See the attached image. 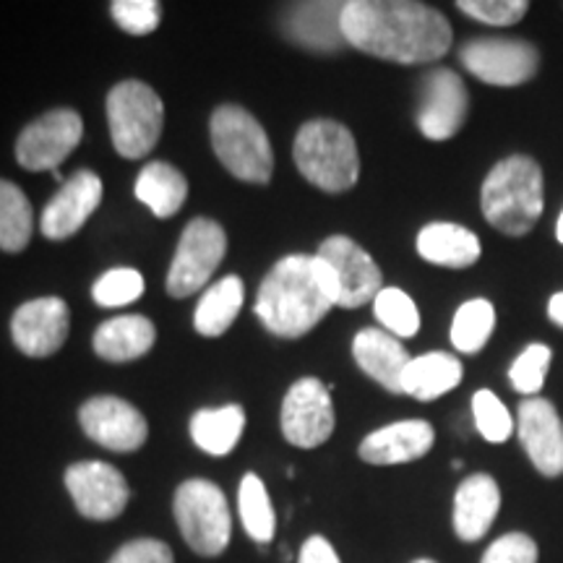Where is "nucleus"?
<instances>
[{"instance_id": "nucleus-1", "label": "nucleus", "mask_w": 563, "mask_h": 563, "mask_svg": "<svg viewBox=\"0 0 563 563\" xmlns=\"http://www.w3.org/2000/svg\"><path fill=\"white\" fill-rule=\"evenodd\" d=\"M342 32L355 51L402 66L443 58L454 40L449 19L415 0H350Z\"/></svg>"}, {"instance_id": "nucleus-2", "label": "nucleus", "mask_w": 563, "mask_h": 563, "mask_svg": "<svg viewBox=\"0 0 563 563\" xmlns=\"http://www.w3.org/2000/svg\"><path fill=\"white\" fill-rule=\"evenodd\" d=\"M336 306V287L319 256L292 253L279 258L256 292V311L264 329L279 340H300L313 332Z\"/></svg>"}, {"instance_id": "nucleus-3", "label": "nucleus", "mask_w": 563, "mask_h": 563, "mask_svg": "<svg viewBox=\"0 0 563 563\" xmlns=\"http://www.w3.org/2000/svg\"><path fill=\"white\" fill-rule=\"evenodd\" d=\"M485 220L504 235L519 238L543 214V170L532 157L511 154L488 173L481 191Z\"/></svg>"}, {"instance_id": "nucleus-4", "label": "nucleus", "mask_w": 563, "mask_h": 563, "mask_svg": "<svg viewBox=\"0 0 563 563\" xmlns=\"http://www.w3.org/2000/svg\"><path fill=\"white\" fill-rule=\"evenodd\" d=\"M298 173L323 194H344L361 178V154L347 125L332 118L302 123L292 144Z\"/></svg>"}, {"instance_id": "nucleus-5", "label": "nucleus", "mask_w": 563, "mask_h": 563, "mask_svg": "<svg viewBox=\"0 0 563 563\" xmlns=\"http://www.w3.org/2000/svg\"><path fill=\"white\" fill-rule=\"evenodd\" d=\"M209 136L217 159L232 178L266 186L274 173L272 141L264 125L241 104H220L211 112Z\"/></svg>"}, {"instance_id": "nucleus-6", "label": "nucleus", "mask_w": 563, "mask_h": 563, "mask_svg": "<svg viewBox=\"0 0 563 563\" xmlns=\"http://www.w3.org/2000/svg\"><path fill=\"white\" fill-rule=\"evenodd\" d=\"M110 141L123 159H141L154 152L165 129V102L146 81L125 79L110 89Z\"/></svg>"}, {"instance_id": "nucleus-7", "label": "nucleus", "mask_w": 563, "mask_h": 563, "mask_svg": "<svg viewBox=\"0 0 563 563\" xmlns=\"http://www.w3.org/2000/svg\"><path fill=\"white\" fill-rule=\"evenodd\" d=\"M173 511L183 540L194 553L214 559L230 545V506L217 483L203 481V477H191V481L180 483L175 490Z\"/></svg>"}, {"instance_id": "nucleus-8", "label": "nucleus", "mask_w": 563, "mask_h": 563, "mask_svg": "<svg viewBox=\"0 0 563 563\" xmlns=\"http://www.w3.org/2000/svg\"><path fill=\"white\" fill-rule=\"evenodd\" d=\"M224 253H228V232L222 224L211 217H194L175 249L165 282L167 295L183 300L207 287V282L220 269Z\"/></svg>"}, {"instance_id": "nucleus-9", "label": "nucleus", "mask_w": 563, "mask_h": 563, "mask_svg": "<svg viewBox=\"0 0 563 563\" xmlns=\"http://www.w3.org/2000/svg\"><path fill=\"white\" fill-rule=\"evenodd\" d=\"M84 121L76 110L55 108L42 112L32 123L21 129L16 146V162L30 173H55L81 144Z\"/></svg>"}, {"instance_id": "nucleus-10", "label": "nucleus", "mask_w": 563, "mask_h": 563, "mask_svg": "<svg viewBox=\"0 0 563 563\" xmlns=\"http://www.w3.org/2000/svg\"><path fill=\"white\" fill-rule=\"evenodd\" d=\"M282 435L298 449H319L334 433L332 389L319 378L295 382L282 399Z\"/></svg>"}, {"instance_id": "nucleus-11", "label": "nucleus", "mask_w": 563, "mask_h": 563, "mask_svg": "<svg viewBox=\"0 0 563 563\" xmlns=\"http://www.w3.org/2000/svg\"><path fill=\"white\" fill-rule=\"evenodd\" d=\"M462 66L490 87H519L538 74L540 55L525 40L477 37L460 51Z\"/></svg>"}, {"instance_id": "nucleus-12", "label": "nucleus", "mask_w": 563, "mask_h": 563, "mask_svg": "<svg viewBox=\"0 0 563 563\" xmlns=\"http://www.w3.org/2000/svg\"><path fill=\"white\" fill-rule=\"evenodd\" d=\"M316 256L332 272L336 287V306L340 308H361L365 302H373V298L384 290V274L378 269V264L352 238H327L319 245Z\"/></svg>"}, {"instance_id": "nucleus-13", "label": "nucleus", "mask_w": 563, "mask_h": 563, "mask_svg": "<svg viewBox=\"0 0 563 563\" xmlns=\"http://www.w3.org/2000/svg\"><path fill=\"white\" fill-rule=\"evenodd\" d=\"M66 490L81 517L95 522H110L125 511L131 488L123 473L108 462H76L66 470Z\"/></svg>"}, {"instance_id": "nucleus-14", "label": "nucleus", "mask_w": 563, "mask_h": 563, "mask_svg": "<svg viewBox=\"0 0 563 563\" xmlns=\"http://www.w3.org/2000/svg\"><path fill=\"white\" fill-rule=\"evenodd\" d=\"M81 431L102 449L118 454L139 452L150 439V426L139 407L112 394L91 397L79 407Z\"/></svg>"}, {"instance_id": "nucleus-15", "label": "nucleus", "mask_w": 563, "mask_h": 563, "mask_svg": "<svg viewBox=\"0 0 563 563\" xmlns=\"http://www.w3.org/2000/svg\"><path fill=\"white\" fill-rule=\"evenodd\" d=\"M470 95L452 68H433L420 81L418 129L426 139L446 141L467 121Z\"/></svg>"}, {"instance_id": "nucleus-16", "label": "nucleus", "mask_w": 563, "mask_h": 563, "mask_svg": "<svg viewBox=\"0 0 563 563\" xmlns=\"http://www.w3.org/2000/svg\"><path fill=\"white\" fill-rule=\"evenodd\" d=\"M340 0H302L285 5L279 13V34L300 51L316 55H334L347 47L342 32Z\"/></svg>"}, {"instance_id": "nucleus-17", "label": "nucleus", "mask_w": 563, "mask_h": 563, "mask_svg": "<svg viewBox=\"0 0 563 563\" xmlns=\"http://www.w3.org/2000/svg\"><path fill=\"white\" fill-rule=\"evenodd\" d=\"M70 332V311L63 298L21 302L11 316V340L26 357H51L63 350Z\"/></svg>"}, {"instance_id": "nucleus-18", "label": "nucleus", "mask_w": 563, "mask_h": 563, "mask_svg": "<svg viewBox=\"0 0 563 563\" xmlns=\"http://www.w3.org/2000/svg\"><path fill=\"white\" fill-rule=\"evenodd\" d=\"M102 203V178L95 170H79L63 183L40 214V232L47 241H68Z\"/></svg>"}, {"instance_id": "nucleus-19", "label": "nucleus", "mask_w": 563, "mask_h": 563, "mask_svg": "<svg viewBox=\"0 0 563 563\" xmlns=\"http://www.w3.org/2000/svg\"><path fill=\"white\" fill-rule=\"evenodd\" d=\"M517 433L540 475H563V420L553 402L543 397L525 399L519 405Z\"/></svg>"}, {"instance_id": "nucleus-20", "label": "nucleus", "mask_w": 563, "mask_h": 563, "mask_svg": "<svg viewBox=\"0 0 563 563\" xmlns=\"http://www.w3.org/2000/svg\"><path fill=\"white\" fill-rule=\"evenodd\" d=\"M435 431L428 420H399L368 433L361 443V460L376 467L407 464L433 449Z\"/></svg>"}, {"instance_id": "nucleus-21", "label": "nucleus", "mask_w": 563, "mask_h": 563, "mask_svg": "<svg viewBox=\"0 0 563 563\" xmlns=\"http://www.w3.org/2000/svg\"><path fill=\"white\" fill-rule=\"evenodd\" d=\"M352 357L357 368L368 373L373 382H378L386 391L405 394L402 376L412 357L407 355L405 344L384 329H363L352 340Z\"/></svg>"}, {"instance_id": "nucleus-22", "label": "nucleus", "mask_w": 563, "mask_h": 563, "mask_svg": "<svg viewBox=\"0 0 563 563\" xmlns=\"http://www.w3.org/2000/svg\"><path fill=\"white\" fill-rule=\"evenodd\" d=\"M501 509V488L490 475L464 477L454 493V532L464 543L485 538Z\"/></svg>"}, {"instance_id": "nucleus-23", "label": "nucleus", "mask_w": 563, "mask_h": 563, "mask_svg": "<svg viewBox=\"0 0 563 563\" xmlns=\"http://www.w3.org/2000/svg\"><path fill=\"white\" fill-rule=\"evenodd\" d=\"M157 342V329L146 316H118L100 323L91 347L104 363H133L144 357Z\"/></svg>"}, {"instance_id": "nucleus-24", "label": "nucleus", "mask_w": 563, "mask_h": 563, "mask_svg": "<svg viewBox=\"0 0 563 563\" xmlns=\"http://www.w3.org/2000/svg\"><path fill=\"white\" fill-rule=\"evenodd\" d=\"M418 253L428 264L467 269L481 258V241L456 222H431L418 232Z\"/></svg>"}, {"instance_id": "nucleus-25", "label": "nucleus", "mask_w": 563, "mask_h": 563, "mask_svg": "<svg viewBox=\"0 0 563 563\" xmlns=\"http://www.w3.org/2000/svg\"><path fill=\"white\" fill-rule=\"evenodd\" d=\"M133 194L154 217L170 220L188 199V180L170 162L154 159L141 167Z\"/></svg>"}, {"instance_id": "nucleus-26", "label": "nucleus", "mask_w": 563, "mask_h": 563, "mask_svg": "<svg viewBox=\"0 0 563 563\" xmlns=\"http://www.w3.org/2000/svg\"><path fill=\"white\" fill-rule=\"evenodd\" d=\"M462 363L449 352H426L412 357L402 376V391L420 402H433L462 382Z\"/></svg>"}, {"instance_id": "nucleus-27", "label": "nucleus", "mask_w": 563, "mask_h": 563, "mask_svg": "<svg viewBox=\"0 0 563 563\" xmlns=\"http://www.w3.org/2000/svg\"><path fill=\"white\" fill-rule=\"evenodd\" d=\"M245 302V287L243 279L235 274H228L214 285H209L203 290L199 306L194 311V329L201 336L217 340L235 323L238 313H241Z\"/></svg>"}, {"instance_id": "nucleus-28", "label": "nucleus", "mask_w": 563, "mask_h": 563, "mask_svg": "<svg viewBox=\"0 0 563 563\" xmlns=\"http://www.w3.org/2000/svg\"><path fill=\"white\" fill-rule=\"evenodd\" d=\"M191 439L201 452L211 456H228L245 431V410L241 405L209 407V410L194 412Z\"/></svg>"}, {"instance_id": "nucleus-29", "label": "nucleus", "mask_w": 563, "mask_h": 563, "mask_svg": "<svg viewBox=\"0 0 563 563\" xmlns=\"http://www.w3.org/2000/svg\"><path fill=\"white\" fill-rule=\"evenodd\" d=\"M34 232V211L16 183L0 178V251L21 253Z\"/></svg>"}, {"instance_id": "nucleus-30", "label": "nucleus", "mask_w": 563, "mask_h": 563, "mask_svg": "<svg viewBox=\"0 0 563 563\" xmlns=\"http://www.w3.org/2000/svg\"><path fill=\"white\" fill-rule=\"evenodd\" d=\"M238 509H241V522L251 540H256L258 545L272 543L277 532V514H274L269 490L256 473L243 475L241 488H238Z\"/></svg>"}, {"instance_id": "nucleus-31", "label": "nucleus", "mask_w": 563, "mask_h": 563, "mask_svg": "<svg viewBox=\"0 0 563 563\" xmlns=\"http://www.w3.org/2000/svg\"><path fill=\"white\" fill-rule=\"evenodd\" d=\"M496 329V308L490 300L473 298L456 308L452 321V344L464 355H475L488 344Z\"/></svg>"}, {"instance_id": "nucleus-32", "label": "nucleus", "mask_w": 563, "mask_h": 563, "mask_svg": "<svg viewBox=\"0 0 563 563\" xmlns=\"http://www.w3.org/2000/svg\"><path fill=\"white\" fill-rule=\"evenodd\" d=\"M373 313L384 323V332L397 336V340H410L420 332V311L415 300L399 287H384L373 298Z\"/></svg>"}, {"instance_id": "nucleus-33", "label": "nucleus", "mask_w": 563, "mask_h": 563, "mask_svg": "<svg viewBox=\"0 0 563 563\" xmlns=\"http://www.w3.org/2000/svg\"><path fill=\"white\" fill-rule=\"evenodd\" d=\"M146 282L141 277L139 269L131 266H115V269L104 272L100 279L91 287V298L102 308H123L131 306L144 295Z\"/></svg>"}, {"instance_id": "nucleus-34", "label": "nucleus", "mask_w": 563, "mask_h": 563, "mask_svg": "<svg viewBox=\"0 0 563 563\" xmlns=\"http://www.w3.org/2000/svg\"><path fill=\"white\" fill-rule=\"evenodd\" d=\"M473 418L475 428L488 443H504L517 431V420L506 410V405L490 389L475 391L473 397Z\"/></svg>"}, {"instance_id": "nucleus-35", "label": "nucleus", "mask_w": 563, "mask_h": 563, "mask_svg": "<svg viewBox=\"0 0 563 563\" xmlns=\"http://www.w3.org/2000/svg\"><path fill=\"white\" fill-rule=\"evenodd\" d=\"M551 361H553V352L548 344H540V342L527 344L522 355H519L509 368V382L514 386V391L525 394V397H532V394L543 389Z\"/></svg>"}, {"instance_id": "nucleus-36", "label": "nucleus", "mask_w": 563, "mask_h": 563, "mask_svg": "<svg viewBox=\"0 0 563 563\" xmlns=\"http://www.w3.org/2000/svg\"><path fill=\"white\" fill-rule=\"evenodd\" d=\"M110 16L125 34L146 37L159 26L162 5L157 0H115L110 3Z\"/></svg>"}, {"instance_id": "nucleus-37", "label": "nucleus", "mask_w": 563, "mask_h": 563, "mask_svg": "<svg viewBox=\"0 0 563 563\" xmlns=\"http://www.w3.org/2000/svg\"><path fill=\"white\" fill-rule=\"evenodd\" d=\"M456 9L488 26H511L525 19L530 3L527 0H460Z\"/></svg>"}, {"instance_id": "nucleus-38", "label": "nucleus", "mask_w": 563, "mask_h": 563, "mask_svg": "<svg viewBox=\"0 0 563 563\" xmlns=\"http://www.w3.org/2000/svg\"><path fill=\"white\" fill-rule=\"evenodd\" d=\"M481 563H538V543L525 532H506L493 540Z\"/></svg>"}, {"instance_id": "nucleus-39", "label": "nucleus", "mask_w": 563, "mask_h": 563, "mask_svg": "<svg viewBox=\"0 0 563 563\" xmlns=\"http://www.w3.org/2000/svg\"><path fill=\"white\" fill-rule=\"evenodd\" d=\"M108 563H175L173 548L154 538H136L118 548Z\"/></svg>"}, {"instance_id": "nucleus-40", "label": "nucleus", "mask_w": 563, "mask_h": 563, "mask_svg": "<svg viewBox=\"0 0 563 563\" xmlns=\"http://www.w3.org/2000/svg\"><path fill=\"white\" fill-rule=\"evenodd\" d=\"M298 563H342L334 545L323 534H311L298 553Z\"/></svg>"}, {"instance_id": "nucleus-41", "label": "nucleus", "mask_w": 563, "mask_h": 563, "mask_svg": "<svg viewBox=\"0 0 563 563\" xmlns=\"http://www.w3.org/2000/svg\"><path fill=\"white\" fill-rule=\"evenodd\" d=\"M548 316H551L553 323H559V327H563V292L553 295L551 302H548Z\"/></svg>"}, {"instance_id": "nucleus-42", "label": "nucleus", "mask_w": 563, "mask_h": 563, "mask_svg": "<svg viewBox=\"0 0 563 563\" xmlns=\"http://www.w3.org/2000/svg\"><path fill=\"white\" fill-rule=\"evenodd\" d=\"M555 238H559V243H563V209H561L559 220H555Z\"/></svg>"}, {"instance_id": "nucleus-43", "label": "nucleus", "mask_w": 563, "mask_h": 563, "mask_svg": "<svg viewBox=\"0 0 563 563\" xmlns=\"http://www.w3.org/2000/svg\"><path fill=\"white\" fill-rule=\"evenodd\" d=\"M452 467H454V470H462V467H464V462H462V460H454V462H452Z\"/></svg>"}, {"instance_id": "nucleus-44", "label": "nucleus", "mask_w": 563, "mask_h": 563, "mask_svg": "<svg viewBox=\"0 0 563 563\" xmlns=\"http://www.w3.org/2000/svg\"><path fill=\"white\" fill-rule=\"evenodd\" d=\"M412 563H439V561H433V559H418V561H412Z\"/></svg>"}]
</instances>
